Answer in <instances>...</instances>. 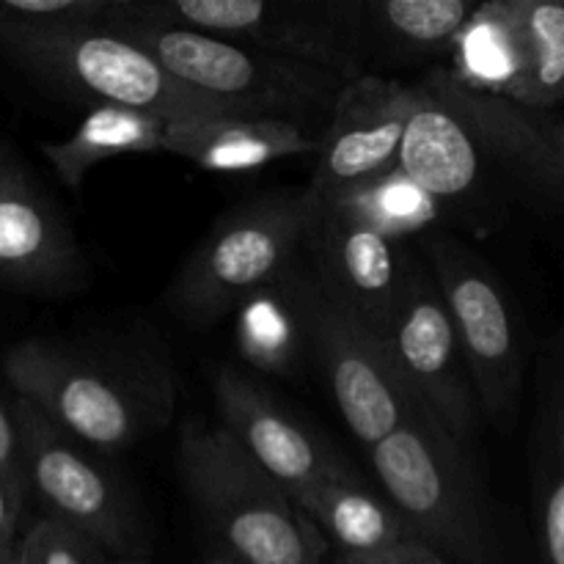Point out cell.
<instances>
[{"mask_svg": "<svg viewBox=\"0 0 564 564\" xmlns=\"http://www.w3.org/2000/svg\"><path fill=\"white\" fill-rule=\"evenodd\" d=\"M400 165L477 229L507 204L564 207V116L468 88L433 66L416 80V108Z\"/></svg>", "mask_w": 564, "mask_h": 564, "instance_id": "6da1fadb", "label": "cell"}, {"mask_svg": "<svg viewBox=\"0 0 564 564\" xmlns=\"http://www.w3.org/2000/svg\"><path fill=\"white\" fill-rule=\"evenodd\" d=\"M3 375L31 402L97 455H119L160 433L174 416L169 367L135 347H86L25 339L6 350Z\"/></svg>", "mask_w": 564, "mask_h": 564, "instance_id": "7a4b0ae2", "label": "cell"}, {"mask_svg": "<svg viewBox=\"0 0 564 564\" xmlns=\"http://www.w3.org/2000/svg\"><path fill=\"white\" fill-rule=\"evenodd\" d=\"M105 28L138 44L171 77L213 99L231 119L284 121L317 141H323L347 86L339 75L306 61L187 28L132 20L124 14V0Z\"/></svg>", "mask_w": 564, "mask_h": 564, "instance_id": "3957f363", "label": "cell"}, {"mask_svg": "<svg viewBox=\"0 0 564 564\" xmlns=\"http://www.w3.org/2000/svg\"><path fill=\"white\" fill-rule=\"evenodd\" d=\"M193 505L240 564H325L330 545L220 424L191 419L176 446Z\"/></svg>", "mask_w": 564, "mask_h": 564, "instance_id": "277c9868", "label": "cell"}, {"mask_svg": "<svg viewBox=\"0 0 564 564\" xmlns=\"http://www.w3.org/2000/svg\"><path fill=\"white\" fill-rule=\"evenodd\" d=\"M319 202L306 187L253 196L226 209L171 281V312L193 328L229 317L290 273L306 251Z\"/></svg>", "mask_w": 564, "mask_h": 564, "instance_id": "5b68a950", "label": "cell"}, {"mask_svg": "<svg viewBox=\"0 0 564 564\" xmlns=\"http://www.w3.org/2000/svg\"><path fill=\"white\" fill-rule=\"evenodd\" d=\"M0 55L36 86L94 105H124L169 121L231 119L105 25L0 28Z\"/></svg>", "mask_w": 564, "mask_h": 564, "instance_id": "8992f818", "label": "cell"}, {"mask_svg": "<svg viewBox=\"0 0 564 564\" xmlns=\"http://www.w3.org/2000/svg\"><path fill=\"white\" fill-rule=\"evenodd\" d=\"M369 463L413 540L463 564H488L490 529L477 474L466 449L422 408L369 449Z\"/></svg>", "mask_w": 564, "mask_h": 564, "instance_id": "52a82bcc", "label": "cell"}, {"mask_svg": "<svg viewBox=\"0 0 564 564\" xmlns=\"http://www.w3.org/2000/svg\"><path fill=\"white\" fill-rule=\"evenodd\" d=\"M124 14L306 61L347 83L364 75L345 0H124Z\"/></svg>", "mask_w": 564, "mask_h": 564, "instance_id": "ba28073f", "label": "cell"}, {"mask_svg": "<svg viewBox=\"0 0 564 564\" xmlns=\"http://www.w3.org/2000/svg\"><path fill=\"white\" fill-rule=\"evenodd\" d=\"M422 253L455 323L479 408L490 422L507 424L521 400L529 358L516 306L490 264L455 237L430 235Z\"/></svg>", "mask_w": 564, "mask_h": 564, "instance_id": "9c48e42d", "label": "cell"}, {"mask_svg": "<svg viewBox=\"0 0 564 564\" xmlns=\"http://www.w3.org/2000/svg\"><path fill=\"white\" fill-rule=\"evenodd\" d=\"M25 449L28 490L44 518L86 534L110 560L143 556L147 532L130 490L94 449L50 422L39 408L14 397Z\"/></svg>", "mask_w": 564, "mask_h": 564, "instance_id": "30bf717a", "label": "cell"}, {"mask_svg": "<svg viewBox=\"0 0 564 564\" xmlns=\"http://www.w3.org/2000/svg\"><path fill=\"white\" fill-rule=\"evenodd\" d=\"M292 286L308 352L317 361L345 424L372 449L419 411L416 400L397 375L386 341L369 334L314 284L303 257L292 268Z\"/></svg>", "mask_w": 564, "mask_h": 564, "instance_id": "8fae6325", "label": "cell"}, {"mask_svg": "<svg viewBox=\"0 0 564 564\" xmlns=\"http://www.w3.org/2000/svg\"><path fill=\"white\" fill-rule=\"evenodd\" d=\"M386 350L416 405L468 452L482 408L444 295L419 257L408 270Z\"/></svg>", "mask_w": 564, "mask_h": 564, "instance_id": "7c38bea8", "label": "cell"}, {"mask_svg": "<svg viewBox=\"0 0 564 564\" xmlns=\"http://www.w3.org/2000/svg\"><path fill=\"white\" fill-rule=\"evenodd\" d=\"M408 240L383 235L336 204L319 202L303 262L314 284L386 341L413 262Z\"/></svg>", "mask_w": 564, "mask_h": 564, "instance_id": "4fadbf2b", "label": "cell"}, {"mask_svg": "<svg viewBox=\"0 0 564 564\" xmlns=\"http://www.w3.org/2000/svg\"><path fill=\"white\" fill-rule=\"evenodd\" d=\"M413 108L416 83L389 75H361L347 83L319 141L308 191L319 202H328L394 169L400 163Z\"/></svg>", "mask_w": 564, "mask_h": 564, "instance_id": "5bb4252c", "label": "cell"}, {"mask_svg": "<svg viewBox=\"0 0 564 564\" xmlns=\"http://www.w3.org/2000/svg\"><path fill=\"white\" fill-rule=\"evenodd\" d=\"M86 279L80 246L11 143L0 141V284L64 295Z\"/></svg>", "mask_w": 564, "mask_h": 564, "instance_id": "9a60e30c", "label": "cell"}, {"mask_svg": "<svg viewBox=\"0 0 564 564\" xmlns=\"http://www.w3.org/2000/svg\"><path fill=\"white\" fill-rule=\"evenodd\" d=\"M215 408L220 427L292 499L323 479L350 474L334 446L295 422L237 369L224 367L215 375Z\"/></svg>", "mask_w": 564, "mask_h": 564, "instance_id": "2e32d148", "label": "cell"}, {"mask_svg": "<svg viewBox=\"0 0 564 564\" xmlns=\"http://www.w3.org/2000/svg\"><path fill=\"white\" fill-rule=\"evenodd\" d=\"M364 75L449 58L479 3L468 0H345Z\"/></svg>", "mask_w": 564, "mask_h": 564, "instance_id": "e0dca14e", "label": "cell"}, {"mask_svg": "<svg viewBox=\"0 0 564 564\" xmlns=\"http://www.w3.org/2000/svg\"><path fill=\"white\" fill-rule=\"evenodd\" d=\"M319 141L284 121L182 119L165 132V154L187 160L209 174H248L275 160L317 158Z\"/></svg>", "mask_w": 564, "mask_h": 564, "instance_id": "ac0fdd59", "label": "cell"}, {"mask_svg": "<svg viewBox=\"0 0 564 564\" xmlns=\"http://www.w3.org/2000/svg\"><path fill=\"white\" fill-rule=\"evenodd\" d=\"M292 501L345 560H367L413 540L397 507L352 471L323 479Z\"/></svg>", "mask_w": 564, "mask_h": 564, "instance_id": "d6986e66", "label": "cell"}, {"mask_svg": "<svg viewBox=\"0 0 564 564\" xmlns=\"http://www.w3.org/2000/svg\"><path fill=\"white\" fill-rule=\"evenodd\" d=\"M169 119L124 105H94L61 141H44L42 154L69 191H80L99 163L130 154L165 152Z\"/></svg>", "mask_w": 564, "mask_h": 564, "instance_id": "ffe728a7", "label": "cell"}, {"mask_svg": "<svg viewBox=\"0 0 564 564\" xmlns=\"http://www.w3.org/2000/svg\"><path fill=\"white\" fill-rule=\"evenodd\" d=\"M449 75L463 86L516 99L527 69L518 0H485L455 39Z\"/></svg>", "mask_w": 564, "mask_h": 564, "instance_id": "44dd1931", "label": "cell"}, {"mask_svg": "<svg viewBox=\"0 0 564 564\" xmlns=\"http://www.w3.org/2000/svg\"><path fill=\"white\" fill-rule=\"evenodd\" d=\"M323 204H336L372 229L408 242L449 218L446 209L400 163Z\"/></svg>", "mask_w": 564, "mask_h": 564, "instance_id": "7402d4cb", "label": "cell"}, {"mask_svg": "<svg viewBox=\"0 0 564 564\" xmlns=\"http://www.w3.org/2000/svg\"><path fill=\"white\" fill-rule=\"evenodd\" d=\"M237 345L259 369H286L306 350V328L292 286V270L237 308Z\"/></svg>", "mask_w": 564, "mask_h": 564, "instance_id": "603a6c76", "label": "cell"}, {"mask_svg": "<svg viewBox=\"0 0 564 564\" xmlns=\"http://www.w3.org/2000/svg\"><path fill=\"white\" fill-rule=\"evenodd\" d=\"M527 69L516 99L560 110L564 102V0H518Z\"/></svg>", "mask_w": 564, "mask_h": 564, "instance_id": "cb8c5ba5", "label": "cell"}, {"mask_svg": "<svg viewBox=\"0 0 564 564\" xmlns=\"http://www.w3.org/2000/svg\"><path fill=\"white\" fill-rule=\"evenodd\" d=\"M538 516L543 564H564V430L554 411L540 433Z\"/></svg>", "mask_w": 564, "mask_h": 564, "instance_id": "d4e9b609", "label": "cell"}, {"mask_svg": "<svg viewBox=\"0 0 564 564\" xmlns=\"http://www.w3.org/2000/svg\"><path fill=\"white\" fill-rule=\"evenodd\" d=\"M119 0H0V28L105 25Z\"/></svg>", "mask_w": 564, "mask_h": 564, "instance_id": "484cf974", "label": "cell"}, {"mask_svg": "<svg viewBox=\"0 0 564 564\" xmlns=\"http://www.w3.org/2000/svg\"><path fill=\"white\" fill-rule=\"evenodd\" d=\"M22 564H110L108 554L86 534L53 518H39L20 538Z\"/></svg>", "mask_w": 564, "mask_h": 564, "instance_id": "4316f807", "label": "cell"}, {"mask_svg": "<svg viewBox=\"0 0 564 564\" xmlns=\"http://www.w3.org/2000/svg\"><path fill=\"white\" fill-rule=\"evenodd\" d=\"M0 479L11 482L14 488L28 490V474H25V449H22V433L20 419L14 411V397L9 402L0 400Z\"/></svg>", "mask_w": 564, "mask_h": 564, "instance_id": "83f0119b", "label": "cell"}, {"mask_svg": "<svg viewBox=\"0 0 564 564\" xmlns=\"http://www.w3.org/2000/svg\"><path fill=\"white\" fill-rule=\"evenodd\" d=\"M28 494L0 479V556L11 554L20 545V518L25 510Z\"/></svg>", "mask_w": 564, "mask_h": 564, "instance_id": "f1b7e54d", "label": "cell"}, {"mask_svg": "<svg viewBox=\"0 0 564 564\" xmlns=\"http://www.w3.org/2000/svg\"><path fill=\"white\" fill-rule=\"evenodd\" d=\"M330 564H446V560L438 551L430 549V545L411 540V543L397 545V549L386 551V554L367 556V560H345V556H336Z\"/></svg>", "mask_w": 564, "mask_h": 564, "instance_id": "f546056e", "label": "cell"}, {"mask_svg": "<svg viewBox=\"0 0 564 564\" xmlns=\"http://www.w3.org/2000/svg\"><path fill=\"white\" fill-rule=\"evenodd\" d=\"M551 411H554V416L560 419V424H562V430H564V369H562L560 386H556L554 400H551Z\"/></svg>", "mask_w": 564, "mask_h": 564, "instance_id": "4dcf8cb0", "label": "cell"}, {"mask_svg": "<svg viewBox=\"0 0 564 564\" xmlns=\"http://www.w3.org/2000/svg\"><path fill=\"white\" fill-rule=\"evenodd\" d=\"M207 564H240V562H235L229 554H224V551H218V554L209 556Z\"/></svg>", "mask_w": 564, "mask_h": 564, "instance_id": "1f68e13d", "label": "cell"}, {"mask_svg": "<svg viewBox=\"0 0 564 564\" xmlns=\"http://www.w3.org/2000/svg\"><path fill=\"white\" fill-rule=\"evenodd\" d=\"M0 564H22V560H20V545H17V549L11 551V554L0 556Z\"/></svg>", "mask_w": 564, "mask_h": 564, "instance_id": "d6a6232c", "label": "cell"}, {"mask_svg": "<svg viewBox=\"0 0 564 564\" xmlns=\"http://www.w3.org/2000/svg\"><path fill=\"white\" fill-rule=\"evenodd\" d=\"M110 564H152L147 556H127V560H113Z\"/></svg>", "mask_w": 564, "mask_h": 564, "instance_id": "836d02e7", "label": "cell"}]
</instances>
